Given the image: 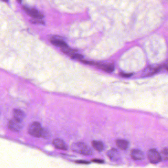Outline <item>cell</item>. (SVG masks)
<instances>
[{"label":"cell","instance_id":"obj_1","mask_svg":"<svg viewBox=\"0 0 168 168\" xmlns=\"http://www.w3.org/2000/svg\"><path fill=\"white\" fill-rule=\"evenodd\" d=\"M29 133L32 136L37 138H46L48 132L42 127L40 123L34 122L29 128Z\"/></svg>","mask_w":168,"mask_h":168},{"label":"cell","instance_id":"obj_2","mask_svg":"<svg viewBox=\"0 0 168 168\" xmlns=\"http://www.w3.org/2000/svg\"><path fill=\"white\" fill-rule=\"evenodd\" d=\"M72 150L75 152L85 155H90L93 154L91 148L84 142H78L73 144L71 146Z\"/></svg>","mask_w":168,"mask_h":168},{"label":"cell","instance_id":"obj_3","mask_svg":"<svg viewBox=\"0 0 168 168\" xmlns=\"http://www.w3.org/2000/svg\"><path fill=\"white\" fill-rule=\"evenodd\" d=\"M148 158L152 164H156L161 161L160 154L156 149H150L148 152Z\"/></svg>","mask_w":168,"mask_h":168},{"label":"cell","instance_id":"obj_4","mask_svg":"<svg viewBox=\"0 0 168 168\" xmlns=\"http://www.w3.org/2000/svg\"><path fill=\"white\" fill-rule=\"evenodd\" d=\"M8 126H9V128L11 131L18 132L21 131L23 129V123L22 121L17 120L13 118L9 121Z\"/></svg>","mask_w":168,"mask_h":168},{"label":"cell","instance_id":"obj_5","mask_svg":"<svg viewBox=\"0 0 168 168\" xmlns=\"http://www.w3.org/2000/svg\"><path fill=\"white\" fill-rule=\"evenodd\" d=\"M23 9L29 15L33 17V18L40 20L44 17V16L40 13L33 8H29L26 6H24L23 7Z\"/></svg>","mask_w":168,"mask_h":168},{"label":"cell","instance_id":"obj_6","mask_svg":"<svg viewBox=\"0 0 168 168\" xmlns=\"http://www.w3.org/2000/svg\"><path fill=\"white\" fill-rule=\"evenodd\" d=\"M160 69L161 67L159 66H156V67H153V66H149L144 70L142 73V75L144 77L152 76L159 72Z\"/></svg>","mask_w":168,"mask_h":168},{"label":"cell","instance_id":"obj_7","mask_svg":"<svg viewBox=\"0 0 168 168\" xmlns=\"http://www.w3.org/2000/svg\"><path fill=\"white\" fill-rule=\"evenodd\" d=\"M94 66H96L97 67L102 70L103 71H105L108 73H111L113 72L114 70V66L109 63H94Z\"/></svg>","mask_w":168,"mask_h":168},{"label":"cell","instance_id":"obj_8","mask_svg":"<svg viewBox=\"0 0 168 168\" xmlns=\"http://www.w3.org/2000/svg\"><path fill=\"white\" fill-rule=\"evenodd\" d=\"M131 157L135 160H142L145 158V154L142 150L135 149L131 151Z\"/></svg>","mask_w":168,"mask_h":168},{"label":"cell","instance_id":"obj_9","mask_svg":"<svg viewBox=\"0 0 168 168\" xmlns=\"http://www.w3.org/2000/svg\"><path fill=\"white\" fill-rule=\"evenodd\" d=\"M53 145L55 148L61 150H66L68 145L65 142L61 139H56L53 141Z\"/></svg>","mask_w":168,"mask_h":168},{"label":"cell","instance_id":"obj_10","mask_svg":"<svg viewBox=\"0 0 168 168\" xmlns=\"http://www.w3.org/2000/svg\"><path fill=\"white\" fill-rule=\"evenodd\" d=\"M107 155L109 158L112 161H116L120 159V154L118 151L115 148L111 149L109 150L108 152H107Z\"/></svg>","mask_w":168,"mask_h":168},{"label":"cell","instance_id":"obj_11","mask_svg":"<svg viewBox=\"0 0 168 168\" xmlns=\"http://www.w3.org/2000/svg\"><path fill=\"white\" fill-rule=\"evenodd\" d=\"M51 43L55 45V46H59L61 48L68 47V45L66 44L65 41H64L62 40L58 39L57 38H52L50 40Z\"/></svg>","mask_w":168,"mask_h":168},{"label":"cell","instance_id":"obj_12","mask_svg":"<svg viewBox=\"0 0 168 168\" xmlns=\"http://www.w3.org/2000/svg\"><path fill=\"white\" fill-rule=\"evenodd\" d=\"M13 116H14V119L22 121L25 117V114L22 110L19 109H16L13 111Z\"/></svg>","mask_w":168,"mask_h":168},{"label":"cell","instance_id":"obj_13","mask_svg":"<svg viewBox=\"0 0 168 168\" xmlns=\"http://www.w3.org/2000/svg\"><path fill=\"white\" fill-rule=\"evenodd\" d=\"M116 144L118 148L122 150H126L128 148L129 145L128 141L123 139H118L116 141Z\"/></svg>","mask_w":168,"mask_h":168},{"label":"cell","instance_id":"obj_14","mask_svg":"<svg viewBox=\"0 0 168 168\" xmlns=\"http://www.w3.org/2000/svg\"><path fill=\"white\" fill-rule=\"evenodd\" d=\"M92 145L95 149L98 152H101L104 148L103 142L98 141H93L92 142Z\"/></svg>","mask_w":168,"mask_h":168},{"label":"cell","instance_id":"obj_15","mask_svg":"<svg viewBox=\"0 0 168 168\" xmlns=\"http://www.w3.org/2000/svg\"><path fill=\"white\" fill-rule=\"evenodd\" d=\"M160 154L161 160H168V148H163Z\"/></svg>","mask_w":168,"mask_h":168},{"label":"cell","instance_id":"obj_16","mask_svg":"<svg viewBox=\"0 0 168 168\" xmlns=\"http://www.w3.org/2000/svg\"><path fill=\"white\" fill-rule=\"evenodd\" d=\"M121 76H122L123 77H128L132 76V74L131 73H121Z\"/></svg>","mask_w":168,"mask_h":168},{"label":"cell","instance_id":"obj_17","mask_svg":"<svg viewBox=\"0 0 168 168\" xmlns=\"http://www.w3.org/2000/svg\"><path fill=\"white\" fill-rule=\"evenodd\" d=\"M164 67L167 70H168V60H167L164 63Z\"/></svg>","mask_w":168,"mask_h":168}]
</instances>
